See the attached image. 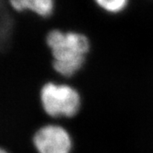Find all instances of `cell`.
I'll use <instances>...</instances> for the list:
<instances>
[{
	"mask_svg": "<svg viewBox=\"0 0 153 153\" xmlns=\"http://www.w3.org/2000/svg\"><path fill=\"white\" fill-rule=\"evenodd\" d=\"M46 44L53 56V68L62 76H73L82 68L90 49L88 38L77 32L53 29L46 35Z\"/></svg>",
	"mask_w": 153,
	"mask_h": 153,
	"instance_id": "obj_1",
	"label": "cell"
},
{
	"mask_svg": "<svg viewBox=\"0 0 153 153\" xmlns=\"http://www.w3.org/2000/svg\"><path fill=\"white\" fill-rule=\"evenodd\" d=\"M40 99L44 111L52 117H71L81 106V98L74 88L47 82L42 87Z\"/></svg>",
	"mask_w": 153,
	"mask_h": 153,
	"instance_id": "obj_2",
	"label": "cell"
},
{
	"mask_svg": "<svg viewBox=\"0 0 153 153\" xmlns=\"http://www.w3.org/2000/svg\"><path fill=\"white\" fill-rule=\"evenodd\" d=\"M33 145L38 153H71L72 141L64 128L49 124L35 133Z\"/></svg>",
	"mask_w": 153,
	"mask_h": 153,
	"instance_id": "obj_3",
	"label": "cell"
},
{
	"mask_svg": "<svg viewBox=\"0 0 153 153\" xmlns=\"http://www.w3.org/2000/svg\"><path fill=\"white\" fill-rule=\"evenodd\" d=\"M9 4L16 12L28 11L41 18H49L54 14L55 0H9Z\"/></svg>",
	"mask_w": 153,
	"mask_h": 153,
	"instance_id": "obj_4",
	"label": "cell"
},
{
	"mask_svg": "<svg viewBox=\"0 0 153 153\" xmlns=\"http://www.w3.org/2000/svg\"><path fill=\"white\" fill-rule=\"evenodd\" d=\"M100 10L108 14H120L128 8L129 0H94Z\"/></svg>",
	"mask_w": 153,
	"mask_h": 153,
	"instance_id": "obj_5",
	"label": "cell"
},
{
	"mask_svg": "<svg viewBox=\"0 0 153 153\" xmlns=\"http://www.w3.org/2000/svg\"><path fill=\"white\" fill-rule=\"evenodd\" d=\"M0 153H9L7 151H5L4 149H1V151H0Z\"/></svg>",
	"mask_w": 153,
	"mask_h": 153,
	"instance_id": "obj_6",
	"label": "cell"
}]
</instances>
